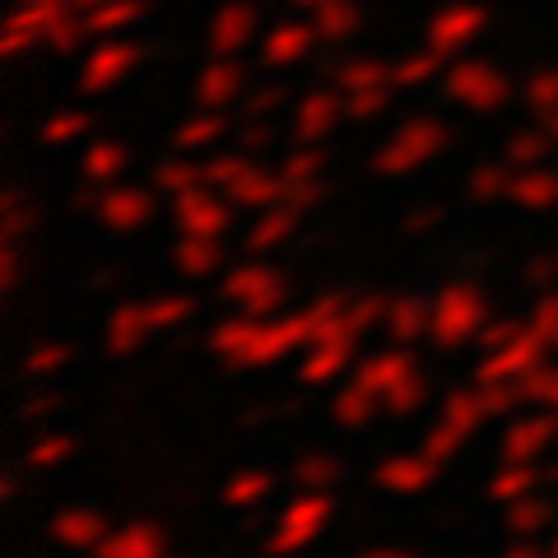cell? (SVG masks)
Wrapping results in <instances>:
<instances>
[{
	"label": "cell",
	"mask_w": 558,
	"mask_h": 558,
	"mask_svg": "<svg viewBox=\"0 0 558 558\" xmlns=\"http://www.w3.org/2000/svg\"><path fill=\"white\" fill-rule=\"evenodd\" d=\"M312 344V317L307 307L293 312V317H247V312H238V317L219 322L209 330V349L229 363L238 373H252V368H275V363H284L289 354H299V349Z\"/></svg>",
	"instance_id": "1"
},
{
	"label": "cell",
	"mask_w": 558,
	"mask_h": 558,
	"mask_svg": "<svg viewBox=\"0 0 558 558\" xmlns=\"http://www.w3.org/2000/svg\"><path fill=\"white\" fill-rule=\"evenodd\" d=\"M330 521H336V498H330V488H299V498L275 517L266 554L270 558H289V554L307 549L312 539L330 526Z\"/></svg>",
	"instance_id": "2"
},
{
	"label": "cell",
	"mask_w": 558,
	"mask_h": 558,
	"mask_svg": "<svg viewBox=\"0 0 558 558\" xmlns=\"http://www.w3.org/2000/svg\"><path fill=\"white\" fill-rule=\"evenodd\" d=\"M488 322H494L488 317V299L475 284H447L438 299H433V336L428 340L438 349L475 344Z\"/></svg>",
	"instance_id": "3"
},
{
	"label": "cell",
	"mask_w": 558,
	"mask_h": 558,
	"mask_svg": "<svg viewBox=\"0 0 558 558\" xmlns=\"http://www.w3.org/2000/svg\"><path fill=\"white\" fill-rule=\"evenodd\" d=\"M359 340H363V330L349 322V307H344V317L317 330L312 344L299 354V381H307V387H330V381H340L344 373H354Z\"/></svg>",
	"instance_id": "4"
},
{
	"label": "cell",
	"mask_w": 558,
	"mask_h": 558,
	"mask_svg": "<svg viewBox=\"0 0 558 558\" xmlns=\"http://www.w3.org/2000/svg\"><path fill=\"white\" fill-rule=\"evenodd\" d=\"M219 299H229L238 312H247V317H275L289 299V279L275 266H266V260H242V266L223 270Z\"/></svg>",
	"instance_id": "5"
},
{
	"label": "cell",
	"mask_w": 558,
	"mask_h": 558,
	"mask_svg": "<svg viewBox=\"0 0 558 558\" xmlns=\"http://www.w3.org/2000/svg\"><path fill=\"white\" fill-rule=\"evenodd\" d=\"M545 359H549V340L526 322L521 336H512L508 344H498V349H488V354L480 359L475 381H517V377H526L531 368H539Z\"/></svg>",
	"instance_id": "6"
},
{
	"label": "cell",
	"mask_w": 558,
	"mask_h": 558,
	"mask_svg": "<svg viewBox=\"0 0 558 558\" xmlns=\"http://www.w3.org/2000/svg\"><path fill=\"white\" fill-rule=\"evenodd\" d=\"M558 442V410L531 405L526 414H512L502 433V461H539Z\"/></svg>",
	"instance_id": "7"
},
{
	"label": "cell",
	"mask_w": 558,
	"mask_h": 558,
	"mask_svg": "<svg viewBox=\"0 0 558 558\" xmlns=\"http://www.w3.org/2000/svg\"><path fill=\"white\" fill-rule=\"evenodd\" d=\"M418 373V363H414V354H410V344H391V349H377V354H368V359H359L354 363V377L359 387H368L377 400H387L400 381L405 377H414Z\"/></svg>",
	"instance_id": "8"
},
{
	"label": "cell",
	"mask_w": 558,
	"mask_h": 558,
	"mask_svg": "<svg viewBox=\"0 0 558 558\" xmlns=\"http://www.w3.org/2000/svg\"><path fill=\"white\" fill-rule=\"evenodd\" d=\"M438 461L428 457L424 447L418 451H396V457H387L377 465V484L387 488V494H400V498H410V494H424L428 484H438Z\"/></svg>",
	"instance_id": "9"
},
{
	"label": "cell",
	"mask_w": 558,
	"mask_h": 558,
	"mask_svg": "<svg viewBox=\"0 0 558 558\" xmlns=\"http://www.w3.org/2000/svg\"><path fill=\"white\" fill-rule=\"evenodd\" d=\"M168 539L154 521H126V526L108 531V539L94 549V558H163Z\"/></svg>",
	"instance_id": "10"
},
{
	"label": "cell",
	"mask_w": 558,
	"mask_h": 558,
	"mask_svg": "<svg viewBox=\"0 0 558 558\" xmlns=\"http://www.w3.org/2000/svg\"><path fill=\"white\" fill-rule=\"evenodd\" d=\"M149 336H154V326H149L145 303H117L108 326H102V344H108V354H135Z\"/></svg>",
	"instance_id": "11"
},
{
	"label": "cell",
	"mask_w": 558,
	"mask_h": 558,
	"mask_svg": "<svg viewBox=\"0 0 558 558\" xmlns=\"http://www.w3.org/2000/svg\"><path fill=\"white\" fill-rule=\"evenodd\" d=\"M112 531V521L108 517H98L89 508H70V512H57V521H51V539L65 549H98L102 539H108Z\"/></svg>",
	"instance_id": "12"
},
{
	"label": "cell",
	"mask_w": 558,
	"mask_h": 558,
	"mask_svg": "<svg viewBox=\"0 0 558 558\" xmlns=\"http://www.w3.org/2000/svg\"><path fill=\"white\" fill-rule=\"evenodd\" d=\"M229 209L219 201L201 196V191H182L178 196V229L182 233H201V238H223L229 233Z\"/></svg>",
	"instance_id": "13"
},
{
	"label": "cell",
	"mask_w": 558,
	"mask_h": 558,
	"mask_svg": "<svg viewBox=\"0 0 558 558\" xmlns=\"http://www.w3.org/2000/svg\"><path fill=\"white\" fill-rule=\"evenodd\" d=\"M545 480H549V470H539V461H502V470L488 480V498L508 508V502L535 494Z\"/></svg>",
	"instance_id": "14"
},
{
	"label": "cell",
	"mask_w": 558,
	"mask_h": 558,
	"mask_svg": "<svg viewBox=\"0 0 558 558\" xmlns=\"http://www.w3.org/2000/svg\"><path fill=\"white\" fill-rule=\"evenodd\" d=\"M387 336L396 344H418L433 336V303L424 299H396L387 307Z\"/></svg>",
	"instance_id": "15"
},
{
	"label": "cell",
	"mask_w": 558,
	"mask_h": 558,
	"mask_svg": "<svg viewBox=\"0 0 558 558\" xmlns=\"http://www.w3.org/2000/svg\"><path fill=\"white\" fill-rule=\"evenodd\" d=\"M330 418H336L340 428H368L373 418L381 414V400L368 391V387H359L354 377H349V387H340L336 396H330Z\"/></svg>",
	"instance_id": "16"
},
{
	"label": "cell",
	"mask_w": 558,
	"mask_h": 558,
	"mask_svg": "<svg viewBox=\"0 0 558 558\" xmlns=\"http://www.w3.org/2000/svg\"><path fill=\"white\" fill-rule=\"evenodd\" d=\"M172 266H178L186 279H205L223 266V247L219 238H201V233H182L178 252H172Z\"/></svg>",
	"instance_id": "17"
},
{
	"label": "cell",
	"mask_w": 558,
	"mask_h": 558,
	"mask_svg": "<svg viewBox=\"0 0 558 558\" xmlns=\"http://www.w3.org/2000/svg\"><path fill=\"white\" fill-rule=\"evenodd\" d=\"M438 418H447L451 428H461V433H470V438H475V433L488 424V405H484V391H480V381L475 387H461V391H451L447 400H442V414Z\"/></svg>",
	"instance_id": "18"
},
{
	"label": "cell",
	"mask_w": 558,
	"mask_h": 558,
	"mask_svg": "<svg viewBox=\"0 0 558 558\" xmlns=\"http://www.w3.org/2000/svg\"><path fill=\"white\" fill-rule=\"evenodd\" d=\"M502 512H508V531H512L517 539H535V535L554 521V502H549V498H539V494H526V498L508 502Z\"/></svg>",
	"instance_id": "19"
},
{
	"label": "cell",
	"mask_w": 558,
	"mask_h": 558,
	"mask_svg": "<svg viewBox=\"0 0 558 558\" xmlns=\"http://www.w3.org/2000/svg\"><path fill=\"white\" fill-rule=\"evenodd\" d=\"M344 475V465L336 457H326V451H307V457L293 461V484L299 488H336Z\"/></svg>",
	"instance_id": "20"
},
{
	"label": "cell",
	"mask_w": 558,
	"mask_h": 558,
	"mask_svg": "<svg viewBox=\"0 0 558 558\" xmlns=\"http://www.w3.org/2000/svg\"><path fill=\"white\" fill-rule=\"evenodd\" d=\"M145 219H149V196H140V191H112L102 201V223H112V229H135Z\"/></svg>",
	"instance_id": "21"
},
{
	"label": "cell",
	"mask_w": 558,
	"mask_h": 558,
	"mask_svg": "<svg viewBox=\"0 0 558 558\" xmlns=\"http://www.w3.org/2000/svg\"><path fill=\"white\" fill-rule=\"evenodd\" d=\"M270 488H275V480L266 470H242V475L223 484V502H229V508H256L260 498H270Z\"/></svg>",
	"instance_id": "22"
},
{
	"label": "cell",
	"mask_w": 558,
	"mask_h": 558,
	"mask_svg": "<svg viewBox=\"0 0 558 558\" xmlns=\"http://www.w3.org/2000/svg\"><path fill=\"white\" fill-rule=\"evenodd\" d=\"M521 381V396H526V405H539V410H558V363H539V368H531Z\"/></svg>",
	"instance_id": "23"
},
{
	"label": "cell",
	"mask_w": 558,
	"mask_h": 558,
	"mask_svg": "<svg viewBox=\"0 0 558 558\" xmlns=\"http://www.w3.org/2000/svg\"><path fill=\"white\" fill-rule=\"evenodd\" d=\"M70 359H75V349H70L65 340L33 344V349H28V359H24V373H28V377H38V381H47V377L65 373V363H70Z\"/></svg>",
	"instance_id": "24"
},
{
	"label": "cell",
	"mask_w": 558,
	"mask_h": 558,
	"mask_svg": "<svg viewBox=\"0 0 558 558\" xmlns=\"http://www.w3.org/2000/svg\"><path fill=\"white\" fill-rule=\"evenodd\" d=\"M145 312H149L154 336H163V330L182 326L191 312H196V299H186V293H159V299H149V303H145Z\"/></svg>",
	"instance_id": "25"
},
{
	"label": "cell",
	"mask_w": 558,
	"mask_h": 558,
	"mask_svg": "<svg viewBox=\"0 0 558 558\" xmlns=\"http://www.w3.org/2000/svg\"><path fill=\"white\" fill-rule=\"evenodd\" d=\"M293 223H299V215H293V209H270V215H260V223L247 233V247H252V252L279 247V242L293 233Z\"/></svg>",
	"instance_id": "26"
},
{
	"label": "cell",
	"mask_w": 558,
	"mask_h": 558,
	"mask_svg": "<svg viewBox=\"0 0 558 558\" xmlns=\"http://www.w3.org/2000/svg\"><path fill=\"white\" fill-rule=\"evenodd\" d=\"M424 400H428V381H424V373H414V377H405L400 387L381 400V414H391V418H410L414 410H424Z\"/></svg>",
	"instance_id": "27"
},
{
	"label": "cell",
	"mask_w": 558,
	"mask_h": 558,
	"mask_svg": "<svg viewBox=\"0 0 558 558\" xmlns=\"http://www.w3.org/2000/svg\"><path fill=\"white\" fill-rule=\"evenodd\" d=\"M70 457H75V438H65V433H47V438H38L28 447V465L33 470H57V465H65Z\"/></svg>",
	"instance_id": "28"
},
{
	"label": "cell",
	"mask_w": 558,
	"mask_h": 558,
	"mask_svg": "<svg viewBox=\"0 0 558 558\" xmlns=\"http://www.w3.org/2000/svg\"><path fill=\"white\" fill-rule=\"evenodd\" d=\"M470 442V433H461V428H451L447 424V418H438V424H433L428 428V438H424V451H428V457L433 461H438V465H447L451 457H457V451Z\"/></svg>",
	"instance_id": "29"
},
{
	"label": "cell",
	"mask_w": 558,
	"mask_h": 558,
	"mask_svg": "<svg viewBox=\"0 0 558 558\" xmlns=\"http://www.w3.org/2000/svg\"><path fill=\"white\" fill-rule=\"evenodd\" d=\"M484 391V405L494 418L502 414H521V405H526V396H521V381H480Z\"/></svg>",
	"instance_id": "30"
},
{
	"label": "cell",
	"mask_w": 558,
	"mask_h": 558,
	"mask_svg": "<svg viewBox=\"0 0 558 558\" xmlns=\"http://www.w3.org/2000/svg\"><path fill=\"white\" fill-rule=\"evenodd\" d=\"M531 326L549 340V349H558V289H549L545 299L531 307Z\"/></svg>",
	"instance_id": "31"
},
{
	"label": "cell",
	"mask_w": 558,
	"mask_h": 558,
	"mask_svg": "<svg viewBox=\"0 0 558 558\" xmlns=\"http://www.w3.org/2000/svg\"><path fill=\"white\" fill-rule=\"evenodd\" d=\"M517 201L531 205V209H545L558 201V182L554 178H521L517 182Z\"/></svg>",
	"instance_id": "32"
},
{
	"label": "cell",
	"mask_w": 558,
	"mask_h": 558,
	"mask_svg": "<svg viewBox=\"0 0 558 558\" xmlns=\"http://www.w3.org/2000/svg\"><path fill=\"white\" fill-rule=\"evenodd\" d=\"M279 196V186L266 182V178H238L233 182V201L238 205H270Z\"/></svg>",
	"instance_id": "33"
},
{
	"label": "cell",
	"mask_w": 558,
	"mask_h": 558,
	"mask_svg": "<svg viewBox=\"0 0 558 558\" xmlns=\"http://www.w3.org/2000/svg\"><path fill=\"white\" fill-rule=\"evenodd\" d=\"M387 307L391 303H381V299H349V322H354L363 336H368L377 322H387Z\"/></svg>",
	"instance_id": "34"
},
{
	"label": "cell",
	"mask_w": 558,
	"mask_h": 558,
	"mask_svg": "<svg viewBox=\"0 0 558 558\" xmlns=\"http://www.w3.org/2000/svg\"><path fill=\"white\" fill-rule=\"evenodd\" d=\"M521 330H526V326H521V322H488L484 330H480V349H484V354H488V349H498V344H508L512 336H521Z\"/></svg>",
	"instance_id": "35"
},
{
	"label": "cell",
	"mask_w": 558,
	"mask_h": 558,
	"mask_svg": "<svg viewBox=\"0 0 558 558\" xmlns=\"http://www.w3.org/2000/svg\"><path fill=\"white\" fill-rule=\"evenodd\" d=\"M526 279H531V284H535L539 293H549V289L558 284V260H554V256L531 260V266H526Z\"/></svg>",
	"instance_id": "36"
},
{
	"label": "cell",
	"mask_w": 558,
	"mask_h": 558,
	"mask_svg": "<svg viewBox=\"0 0 558 558\" xmlns=\"http://www.w3.org/2000/svg\"><path fill=\"white\" fill-rule=\"evenodd\" d=\"M57 405H61V396H57V391H38V396H28V400H24V414H28V418H43V414H51Z\"/></svg>",
	"instance_id": "37"
},
{
	"label": "cell",
	"mask_w": 558,
	"mask_h": 558,
	"mask_svg": "<svg viewBox=\"0 0 558 558\" xmlns=\"http://www.w3.org/2000/svg\"><path fill=\"white\" fill-rule=\"evenodd\" d=\"M14 284H20V256H14V247L0 256V289L14 293Z\"/></svg>",
	"instance_id": "38"
},
{
	"label": "cell",
	"mask_w": 558,
	"mask_h": 558,
	"mask_svg": "<svg viewBox=\"0 0 558 558\" xmlns=\"http://www.w3.org/2000/svg\"><path fill=\"white\" fill-rule=\"evenodd\" d=\"M502 558H554L549 549H539V545H531V539H517V545L502 554Z\"/></svg>",
	"instance_id": "39"
},
{
	"label": "cell",
	"mask_w": 558,
	"mask_h": 558,
	"mask_svg": "<svg viewBox=\"0 0 558 558\" xmlns=\"http://www.w3.org/2000/svg\"><path fill=\"white\" fill-rule=\"evenodd\" d=\"M191 182H196L191 172H182V168H163V186H168V191H191Z\"/></svg>",
	"instance_id": "40"
},
{
	"label": "cell",
	"mask_w": 558,
	"mask_h": 558,
	"mask_svg": "<svg viewBox=\"0 0 558 558\" xmlns=\"http://www.w3.org/2000/svg\"><path fill=\"white\" fill-rule=\"evenodd\" d=\"M475 191H480V196H498V191H502V178H494V172H480V178H475Z\"/></svg>",
	"instance_id": "41"
},
{
	"label": "cell",
	"mask_w": 558,
	"mask_h": 558,
	"mask_svg": "<svg viewBox=\"0 0 558 558\" xmlns=\"http://www.w3.org/2000/svg\"><path fill=\"white\" fill-rule=\"evenodd\" d=\"M354 558H410L405 549H363V554H354Z\"/></svg>",
	"instance_id": "42"
},
{
	"label": "cell",
	"mask_w": 558,
	"mask_h": 558,
	"mask_svg": "<svg viewBox=\"0 0 558 558\" xmlns=\"http://www.w3.org/2000/svg\"><path fill=\"white\" fill-rule=\"evenodd\" d=\"M89 168H94V172H108V168H117V154H94Z\"/></svg>",
	"instance_id": "43"
},
{
	"label": "cell",
	"mask_w": 558,
	"mask_h": 558,
	"mask_svg": "<svg viewBox=\"0 0 558 558\" xmlns=\"http://www.w3.org/2000/svg\"><path fill=\"white\" fill-rule=\"evenodd\" d=\"M549 554H554V558H558V531H554V539H549Z\"/></svg>",
	"instance_id": "44"
},
{
	"label": "cell",
	"mask_w": 558,
	"mask_h": 558,
	"mask_svg": "<svg viewBox=\"0 0 558 558\" xmlns=\"http://www.w3.org/2000/svg\"><path fill=\"white\" fill-rule=\"evenodd\" d=\"M549 480H558V465H554V470H549Z\"/></svg>",
	"instance_id": "45"
},
{
	"label": "cell",
	"mask_w": 558,
	"mask_h": 558,
	"mask_svg": "<svg viewBox=\"0 0 558 558\" xmlns=\"http://www.w3.org/2000/svg\"><path fill=\"white\" fill-rule=\"evenodd\" d=\"M163 558H172V554H163Z\"/></svg>",
	"instance_id": "46"
}]
</instances>
